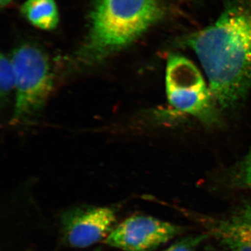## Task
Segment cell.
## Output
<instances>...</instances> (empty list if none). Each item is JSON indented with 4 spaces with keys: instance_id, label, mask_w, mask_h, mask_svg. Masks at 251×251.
I'll list each match as a JSON object with an SVG mask.
<instances>
[{
    "instance_id": "1",
    "label": "cell",
    "mask_w": 251,
    "mask_h": 251,
    "mask_svg": "<svg viewBox=\"0 0 251 251\" xmlns=\"http://www.w3.org/2000/svg\"><path fill=\"white\" fill-rule=\"evenodd\" d=\"M221 108H234L251 87V0L232 1L211 26L190 36Z\"/></svg>"
},
{
    "instance_id": "2",
    "label": "cell",
    "mask_w": 251,
    "mask_h": 251,
    "mask_svg": "<svg viewBox=\"0 0 251 251\" xmlns=\"http://www.w3.org/2000/svg\"><path fill=\"white\" fill-rule=\"evenodd\" d=\"M158 0H97L81 62L97 64L143 35L162 17Z\"/></svg>"
},
{
    "instance_id": "3",
    "label": "cell",
    "mask_w": 251,
    "mask_h": 251,
    "mask_svg": "<svg viewBox=\"0 0 251 251\" xmlns=\"http://www.w3.org/2000/svg\"><path fill=\"white\" fill-rule=\"evenodd\" d=\"M11 61L16 89L13 120L27 121L45 106L53 87V74L47 56L34 46H20Z\"/></svg>"
},
{
    "instance_id": "4",
    "label": "cell",
    "mask_w": 251,
    "mask_h": 251,
    "mask_svg": "<svg viewBox=\"0 0 251 251\" xmlns=\"http://www.w3.org/2000/svg\"><path fill=\"white\" fill-rule=\"evenodd\" d=\"M166 85L170 105L207 124L216 120L212 94L193 62L179 54H171L167 62Z\"/></svg>"
},
{
    "instance_id": "5",
    "label": "cell",
    "mask_w": 251,
    "mask_h": 251,
    "mask_svg": "<svg viewBox=\"0 0 251 251\" xmlns=\"http://www.w3.org/2000/svg\"><path fill=\"white\" fill-rule=\"evenodd\" d=\"M176 225L150 216H133L115 226L104 242L125 251H151L182 232Z\"/></svg>"
},
{
    "instance_id": "6",
    "label": "cell",
    "mask_w": 251,
    "mask_h": 251,
    "mask_svg": "<svg viewBox=\"0 0 251 251\" xmlns=\"http://www.w3.org/2000/svg\"><path fill=\"white\" fill-rule=\"evenodd\" d=\"M116 211L108 206H87L72 209L62 217L64 239L72 247H91L105 241L115 227Z\"/></svg>"
},
{
    "instance_id": "7",
    "label": "cell",
    "mask_w": 251,
    "mask_h": 251,
    "mask_svg": "<svg viewBox=\"0 0 251 251\" xmlns=\"http://www.w3.org/2000/svg\"><path fill=\"white\" fill-rule=\"evenodd\" d=\"M21 11L31 25L43 30H52L58 25L59 11L54 0H27Z\"/></svg>"
},
{
    "instance_id": "8",
    "label": "cell",
    "mask_w": 251,
    "mask_h": 251,
    "mask_svg": "<svg viewBox=\"0 0 251 251\" xmlns=\"http://www.w3.org/2000/svg\"><path fill=\"white\" fill-rule=\"evenodd\" d=\"M218 222L227 230L251 239V204L238 208L229 219Z\"/></svg>"
},
{
    "instance_id": "9",
    "label": "cell",
    "mask_w": 251,
    "mask_h": 251,
    "mask_svg": "<svg viewBox=\"0 0 251 251\" xmlns=\"http://www.w3.org/2000/svg\"><path fill=\"white\" fill-rule=\"evenodd\" d=\"M208 228L229 251H251V239L216 227Z\"/></svg>"
},
{
    "instance_id": "10",
    "label": "cell",
    "mask_w": 251,
    "mask_h": 251,
    "mask_svg": "<svg viewBox=\"0 0 251 251\" xmlns=\"http://www.w3.org/2000/svg\"><path fill=\"white\" fill-rule=\"evenodd\" d=\"M0 90L1 97L15 88V74L11 59L1 54L0 60Z\"/></svg>"
},
{
    "instance_id": "11",
    "label": "cell",
    "mask_w": 251,
    "mask_h": 251,
    "mask_svg": "<svg viewBox=\"0 0 251 251\" xmlns=\"http://www.w3.org/2000/svg\"><path fill=\"white\" fill-rule=\"evenodd\" d=\"M207 238L205 234L188 236L175 242L163 251H196Z\"/></svg>"
},
{
    "instance_id": "12",
    "label": "cell",
    "mask_w": 251,
    "mask_h": 251,
    "mask_svg": "<svg viewBox=\"0 0 251 251\" xmlns=\"http://www.w3.org/2000/svg\"><path fill=\"white\" fill-rule=\"evenodd\" d=\"M238 180L244 187L251 189V151L241 164L238 172Z\"/></svg>"
},
{
    "instance_id": "13",
    "label": "cell",
    "mask_w": 251,
    "mask_h": 251,
    "mask_svg": "<svg viewBox=\"0 0 251 251\" xmlns=\"http://www.w3.org/2000/svg\"><path fill=\"white\" fill-rule=\"evenodd\" d=\"M13 0H0V3H1V6H7Z\"/></svg>"
}]
</instances>
